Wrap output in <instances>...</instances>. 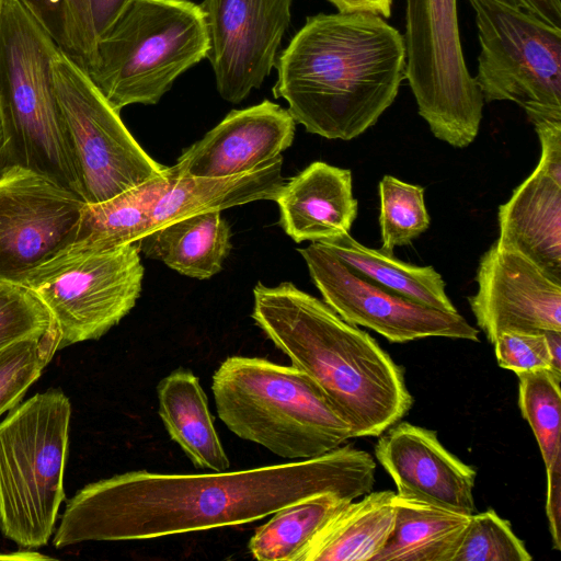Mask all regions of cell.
Listing matches in <instances>:
<instances>
[{
  "label": "cell",
  "instance_id": "29",
  "mask_svg": "<svg viewBox=\"0 0 561 561\" xmlns=\"http://www.w3.org/2000/svg\"><path fill=\"white\" fill-rule=\"evenodd\" d=\"M518 405L548 468L561 455V375L551 369L516 373Z\"/></svg>",
  "mask_w": 561,
  "mask_h": 561
},
{
  "label": "cell",
  "instance_id": "32",
  "mask_svg": "<svg viewBox=\"0 0 561 561\" xmlns=\"http://www.w3.org/2000/svg\"><path fill=\"white\" fill-rule=\"evenodd\" d=\"M525 543L507 519L492 508L474 513L454 561H530Z\"/></svg>",
  "mask_w": 561,
  "mask_h": 561
},
{
  "label": "cell",
  "instance_id": "42",
  "mask_svg": "<svg viewBox=\"0 0 561 561\" xmlns=\"http://www.w3.org/2000/svg\"><path fill=\"white\" fill-rule=\"evenodd\" d=\"M2 4H3V0H0V16H1V11H2Z\"/></svg>",
  "mask_w": 561,
  "mask_h": 561
},
{
  "label": "cell",
  "instance_id": "33",
  "mask_svg": "<svg viewBox=\"0 0 561 561\" xmlns=\"http://www.w3.org/2000/svg\"><path fill=\"white\" fill-rule=\"evenodd\" d=\"M55 324L47 308L28 288L0 282V350L43 335Z\"/></svg>",
  "mask_w": 561,
  "mask_h": 561
},
{
  "label": "cell",
  "instance_id": "22",
  "mask_svg": "<svg viewBox=\"0 0 561 561\" xmlns=\"http://www.w3.org/2000/svg\"><path fill=\"white\" fill-rule=\"evenodd\" d=\"M230 237V226L220 211H207L168 222L135 244L148 259L182 275L207 279L222 270L232 247Z\"/></svg>",
  "mask_w": 561,
  "mask_h": 561
},
{
  "label": "cell",
  "instance_id": "1",
  "mask_svg": "<svg viewBox=\"0 0 561 561\" xmlns=\"http://www.w3.org/2000/svg\"><path fill=\"white\" fill-rule=\"evenodd\" d=\"M376 462L352 445L296 462L203 474L129 471L87 484L67 503L53 545L138 540L237 526L290 503L373 491Z\"/></svg>",
  "mask_w": 561,
  "mask_h": 561
},
{
  "label": "cell",
  "instance_id": "16",
  "mask_svg": "<svg viewBox=\"0 0 561 561\" xmlns=\"http://www.w3.org/2000/svg\"><path fill=\"white\" fill-rule=\"evenodd\" d=\"M382 434L375 457L393 480L397 495L476 513L477 471L446 449L436 431L400 422Z\"/></svg>",
  "mask_w": 561,
  "mask_h": 561
},
{
  "label": "cell",
  "instance_id": "36",
  "mask_svg": "<svg viewBox=\"0 0 561 561\" xmlns=\"http://www.w3.org/2000/svg\"><path fill=\"white\" fill-rule=\"evenodd\" d=\"M134 0H92L99 39L106 34Z\"/></svg>",
  "mask_w": 561,
  "mask_h": 561
},
{
  "label": "cell",
  "instance_id": "15",
  "mask_svg": "<svg viewBox=\"0 0 561 561\" xmlns=\"http://www.w3.org/2000/svg\"><path fill=\"white\" fill-rule=\"evenodd\" d=\"M477 293L468 297L490 343L504 332L561 331V282L497 239L482 254Z\"/></svg>",
  "mask_w": 561,
  "mask_h": 561
},
{
  "label": "cell",
  "instance_id": "12",
  "mask_svg": "<svg viewBox=\"0 0 561 561\" xmlns=\"http://www.w3.org/2000/svg\"><path fill=\"white\" fill-rule=\"evenodd\" d=\"M85 201L19 164L0 170V282L26 275L77 239Z\"/></svg>",
  "mask_w": 561,
  "mask_h": 561
},
{
  "label": "cell",
  "instance_id": "17",
  "mask_svg": "<svg viewBox=\"0 0 561 561\" xmlns=\"http://www.w3.org/2000/svg\"><path fill=\"white\" fill-rule=\"evenodd\" d=\"M296 122L280 105L264 100L232 110L186 148L173 167L178 178H218L263 167L291 146Z\"/></svg>",
  "mask_w": 561,
  "mask_h": 561
},
{
  "label": "cell",
  "instance_id": "39",
  "mask_svg": "<svg viewBox=\"0 0 561 561\" xmlns=\"http://www.w3.org/2000/svg\"><path fill=\"white\" fill-rule=\"evenodd\" d=\"M552 369L561 374V331H543Z\"/></svg>",
  "mask_w": 561,
  "mask_h": 561
},
{
  "label": "cell",
  "instance_id": "23",
  "mask_svg": "<svg viewBox=\"0 0 561 561\" xmlns=\"http://www.w3.org/2000/svg\"><path fill=\"white\" fill-rule=\"evenodd\" d=\"M159 415L171 439L198 469L226 471L230 461L214 426L198 378L178 368L157 387Z\"/></svg>",
  "mask_w": 561,
  "mask_h": 561
},
{
  "label": "cell",
  "instance_id": "18",
  "mask_svg": "<svg viewBox=\"0 0 561 561\" xmlns=\"http://www.w3.org/2000/svg\"><path fill=\"white\" fill-rule=\"evenodd\" d=\"M539 141L536 169L499 207L497 240L561 282V138L546 135Z\"/></svg>",
  "mask_w": 561,
  "mask_h": 561
},
{
  "label": "cell",
  "instance_id": "30",
  "mask_svg": "<svg viewBox=\"0 0 561 561\" xmlns=\"http://www.w3.org/2000/svg\"><path fill=\"white\" fill-rule=\"evenodd\" d=\"M379 198L382 252L393 254L396 247L411 243L428 229L431 218L422 186L385 175L379 182Z\"/></svg>",
  "mask_w": 561,
  "mask_h": 561
},
{
  "label": "cell",
  "instance_id": "19",
  "mask_svg": "<svg viewBox=\"0 0 561 561\" xmlns=\"http://www.w3.org/2000/svg\"><path fill=\"white\" fill-rule=\"evenodd\" d=\"M275 202L279 225L297 243L348 233L358 209L352 171L322 161L286 181Z\"/></svg>",
  "mask_w": 561,
  "mask_h": 561
},
{
  "label": "cell",
  "instance_id": "5",
  "mask_svg": "<svg viewBox=\"0 0 561 561\" xmlns=\"http://www.w3.org/2000/svg\"><path fill=\"white\" fill-rule=\"evenodd\" d=\"M58 49L21 0H3L0 102L10 134V164L36 171L82 197L54 89L51 65Z\"/></svg>",
  "mask_w": 561,
  "mask_h": 561
},
{
  "label": "cell",
  "instance_id": "21",
  "mask_svg": "<svg viewBox=\"0 0 561 561\" xmlns=\"http://www.w3.org/2000/svg\"><path fill=\"white\" fill-rule=\"evenodd\" d=\"M396 492L370 491L345 504L312 538L299 561H373L396 519Z\"/></svg>",
  "mask_w": 561,
  "mask_h": 561
},
{
  "label": "cell",
  "instance_id": "25",
  "mask_svg": "<svg viewBox=\"0 0 561 561\" xmlns=\"http://www.w3.org/2000/svg\"><path fill=\"white\" fill-rule=\"evenodd\" d=\"M173 176L172 167L107 201L89 204L81 210L78 248L106 250L137 242L151 231L153 209Z\"/></svg>",
  "mask_w": 561,
  "mask_h": 561
},
{
  "label": "cell",
  "instance_id": "8",
  "mask_svg": "<svg viewBox=\"0 0 561 561\" xmlns=\"http://www.w3.org/2000/svg\"><path fill=\"white\" fill-rule=\"evenodd\" d=\"M480 54L476 83L484 103L511 101L533 125L561 123V28L506 0H468Z\"/></svg>",
  "mask_w": 561,
  "mask_h": 561
},
{
  "label": "cell",
  "instance_id": "13",
  "mask_svg": "<svg viewBox=\"0 0 561 561\" xmlns=\"http://www.w3.org/2000/svg\"><path fill=\"white\" fill-rule=\"evenodd\" d=\"M298 252L323 301L351 324L368 328L393 343L431 336L479 341V331L458 311L402 297L354 272L319 242Z\"/></svg>",
  "mask_w": 561,
  "mask_h": 561
},
{
  "label": "cell",
  "instance_id": "28",
  "mask_svg": "<svg viewBox=\"0 0 561 561\" xmlns=\"http://www.w3.org/2000/svg\"><path fill=\"white\" fill-rule=\"evenodd\" d=\"M57 47L88 75L98 60L92 0H21Z\"/></svg>",
  "mask_w": 561,
  "mask_h": 561
},
{
  "label": "cell",
  "instance_id": "34",
  "mask_svg": "<svg viewBox=\"0 0 561 561\" xmlns=\"http://www.w3.org/2000/svg\"><path fill=\"white\" fill-rule=\"evenodd\" d=\"M493 344L497 364L504 369L515 374L536 369L553 370L543 332H504Z\"/></svg>",
  "mask_w": 561,
  "mask_h": 561
},
{
  "label": "cell",
  "instance_id": "41",
  "mask_svg": "<svg viewBox=\"0 0 561 561\" xmlns=\"http://www.w3.org/2000/svg\"><path fill=\"white\" fill-rule=\"evenodd\" d=\"M51 559L50 557L43 556L38 552L33 551H18L11 553H0V560H47Z\"/></svg>",
  "mask_w": 561,
  "mask_h": 561
},
{
  "label": "cell",
  "instance_id": "31",
  "mask_svg": "<svg viewBox=\"0 0 561 561\" xmlns=\"http://www.w3.org/2000/svg\"><path fill=\"white\" fill-rule=\"evenodd\" d=\"M58 350L60 334L56 324L43 335L0 350V416L20 403Z\"/></svg>",
  "mask_w": 561,
  "mask_h": 561
},
{
  "label": "cell",
  "instance_id": "38",
  "mask_svg": "<svg viewBox=\"0 0 561 561\" xmlns=\"http://www.w3.org/2000/svg\"><path fill=\"white\" fill-rule=\"evenodd\" d=\"M339 12H368L383 18L391 14L392 0H329Z\"/></svg>",
  "mask_w": 561,
  "mask_h": 561
},
{
  "label": "cell",
  "instance_id": "37",
  "mask_svg": "<svg viewBox=\"0 0 561 561\" xmlns=\"http://www.w3.org/2000/svg\"><path fill=\"white\" fill-rule=\"evenodd\" d=\"M538 16L548 24L561 28V0H506Z\"/></svg>",
  "mask_w": 561,
  "mask_h": 561
},
{
  "label": "cell",
  "instance_id": "3",
  "mask_svg": "<svg viewBox=\"0 0 561 561\" xmlns=\"http://www.w3.org/2000/svg\"><path fill=\"white\" fill-rule=\"evenodd\" d=\"M252 319L350 425L380 436L413 405L404 369L367 332L293 283L253 288Z\"/></svg>",
  "mask_w": 561,
  "mask_h": 561
},
{
  "label": "cell",
  "instance_id": "40",
  "mask_svg": "<svg viewBox=\"0 0 561 561\" xmlns=\"http://www.w3.org/2000/svg\"><path fill=\"white\" fill-rule=\"evenodd\" d=\"M10 147V134L3 108L0 102V159L8 156Z\"/></svg>",
  "mask_w": 561,
  "mask_h": 561
},
{
  "label": "cell",
  "instance_id": "2",
  "mask_svg": "<svg viewBox=\"0 0 561 561\" xmlns=\"http://www.w3.org/2000/svg\"><path fill=\"white\" fill-rule=\"evenodd\" d=\"M275 98L305 129L351 140L374 126L405 79L403 35L368 12L308 16L276 59Z\"/></svg>",
  "mask_w": 561,
  "mask_h": 561
},
{
  "label": "cell",
  "instance_id": "4",
  "mask_svg": "<svg viewBox=\"0 0 561 561\" xmlns=\"http://www.w3.org/2000/svg\"><path fill=\"white\" fill-rule=\"evenodd\" d=\"M211 391L232 433L283 458H314L352 438L346 421L293 365L230 356L215 371Z\"/></svg>",
  "mask_w": 561,
  "mask_h": 561
},
{
  "label": "cell",
  "instance_id": "11",
  "mask_svg": "<svg viewBox=\"0 0 561 561\" xmlns=\"http://www.w3.org/2000/svg\"><path fill=\"white\" fill-rule=\"evenodd\" d=\"M51 69L85 203L107 201L167 172L140 147L89 75L60 49Z\"/></svg>",
  "mask_w": 561,
  "mask_h": 561
},
{
  "label": "cell",
  "instance_id": "14",
  "mask_svg": "<svg viewBox=\"0 0 561 561\" xmlns=\"http://www.w3.org/2000/svg\"><path fill=\"white\" fill-rule=\"evenodd\" d=\"M293 0H204L209 60L220 96L240 103L275 67Z\"/></svg>",
  "mask_w": 561,
  "mask_h": 561
},
{
  "label": "cell",
  "instance_id": "7",
  "mask_svg": "<svg viewBox=\"0 0 561 561\" xmlns=\"http://www.w3.org/2000/svg\"><path fill=\"white\" fill-rule=\"evenodd\" d=\"M71 404L48 389L0 422V530L23 548L47 545L65 500Z\"/></svg>",
  "mask_w": 561,
  "mask_h": 561
},
{
  "label": "cell",
  "instance_id": "10",
  "mask_svg": "<svg viewBox=\"0 0 561 561\" xmlns=\"http://www.w3.org/2000/svg\"><path fill=\"white\" fill-rule=\"evenodd\" d=\"M144 272L135 243L106 250L71 244L21 285L49 311L62 348L100 339L127 316L139 298Z\"/></svg>",
  "mask_w": 561,
  "mask_h": 561
},
{
  "label": "cell",
  "instance_id": "20",
  "mask_svg": "<svg viewBox=\"0 0 561 561\" xmlns=\"http://www.w3.org/2000/svg\"><path fill=\"white\" fill-rule=\"evenodd\" d=\"M283 157L247 171L218 178H178L158 201L151 231L168 222L199 213L221 211L254 201H276L286 180L282 175Z\"/></svg>",
  "mask_w": 561,
  "mask_h": 561
},
{
  "label": "cell",
  "instance_id": "24",
  "mask_svg": "<svg viewBox=\"0 0 561 561\" xmlns=\"http://www.w3.org/2000/svg\"><path fill=\"white\" fill-rule=\"evenodd\" d=\"M392 533L373 561H454L471 515L397 495Z\"/></svg>",
  "mask_w": 561,
  "mask_h": 561
},
{
  "label": "cell",
  "instance_id": "9",
  "mask_svg": "<svg viewBox=\"0 0 561 561\" xmlns=\"http://www.w3.org/2000/svg\"><path fill=\"white\" fill-rule=\"evenodd\" d=\"M408 79L420 116L455 148L478 136L484 101L461 47L457 0H405Z\"/></svg>",
  "mask_w": 561,
  "mask_h": 561
},
{
  "label": "cell",
  "instance_id": "35",
  "mask_svg": "<svg viewBox=\"0 0 561 561\" xmlns=\"http://www.w3.org/2000/svg\"><path fill=\"white\" fill-rule=\"evenodd\" d=\"M547 500L546 513L556 550H561V455L546 468Z\"/></svg>",
  "mask_w": 561,
  "mask_h": 561
},
{
  "label": "cell",
  "instance_id": "26",
  "mask_svg": "<svg viewBox=\"0 0 561 561\" xmlns=\"http://www.w3.org/2000/svg\"><path fill=\"white\" fill-rule=\"evenodd\" d=\"M319 243L365 278L419 304L457 312L446 293L442 275L433 266L410 264L393 254L368 248L356 241L350 232Z\"/></svg>",
  "mask_w": 561,
  "mask_h": 561
},
{
  "label": "cell",
  "instance_id": "6",
  "mask_svg": "<svg viewBox=\"0 0 561 561\" xmlns=\"http://www.w3.org/2000/svg\"><path fill=\"white\" fill-rule=\"evenodd\" d=\"M208 50L201 5L190 0H134L99 39L89 77L117 112L131 104L152 105Z\"/></svg>",
  "mask_w": 561,
  "mask_h": 561
},
{
  "label": "cell",
  "instance_id": "27",
  "mask_svg": "<svg viewBox=\"0 0 561 561\" xmlns=\"http://www.w3.org/2000/svg\"><path fill=\"white\" fill-rule=\"evenodd\" d=\"M348 502L333 492L308 496L283 506L249 541L260 561H299L317 533Z\"/></svg>",
  "mask_w": 561,
  "mask_h": 561
}]
</instances>
